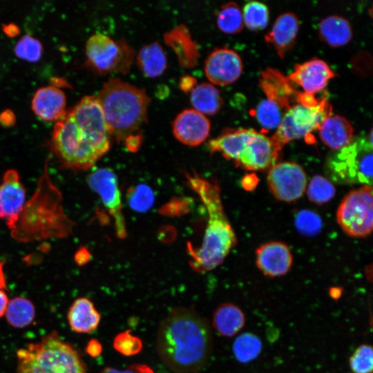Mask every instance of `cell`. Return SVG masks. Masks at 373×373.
Here are the masks:
<instances>
[{
	"label": "cell",
	"mask_w": 373,
	"mask_h": 373,
	"mask_svg": "<svg viewBox=\"0 0 373 373\" xmlns=\"http://www.w3.org/2000/svg\"><path fill=\"white\" fill-rule=\"evenodd\" d=\"M156 345L159 356L171 371L197 373L211 355V328L195 311L178 307L160 322Z\"/></svg>",
	"instance_id": "6da1fadb"
},
{
	"label": "cell",
	"mask_w": 373,
	"mask_h": 373,
	"mask_svg": "<svg viewBox=\"0 0 373 373\" xmlns=\"http://www.w3.org/2000/svg\"><path fill=\"white\" fill-rule=\"evenodd\" d=\"M186 178L208 214L201 245L196 248L191 244L187 246L190 266L198 273H204L214 269L224 261L236 245L237 238L224 213L218 182L195 172L186 173Z\"/></svg>",
	"instance_id": "7a4b0ae2"
},
{
	"label": "cell",
	"mask_w": 373,
	"mask_h": 373,
	"mask_svg": "<svg viewBox=\"0 0 373 373\" xmlns=\"http://www.w3.org/2000/svg\"><path fill=\"white\" fill-rule=\"evenodd\" d=\"M62 202L61 193L51 181L46 164L34 194L10 231L12 237L20 242L68 237L75 223L65 213Z\"/></svg>",
	"instance_id": "3957f363"
},
{
	"label": "cell",
	"mask_w": 373,
	"mask_h": 373,
	"mask_svg": "<svg viewBox=\"0 0 373 373\" xmlns=\"http://www.w3.org/2000/svg\"><path fill=\"white\" fill-rule=\"evenodd\" d=\"M111 135L125 141L146 122L151 99L144 88L110 78L95 95Z\"/></svg>",
	"instance_id": "277c9868"
},
{
	"label": "cell",
	"mask_w": 373,
	"mask_h": 373,
	"mask_svg": "<svg viewBox=\"0 0 373 373\" xmlns=\"http://www.w3.org/2000/svg\"><path fill=\"white\" fill-rule=\"evenodd\" d=\"M213 153L219 152L236 166L248 171L269 169L279 157L271 137L253 128L224 131L208 144Z\"/></svg>",
	"instance_id": "5b68a950"
},
{
	"label": "cell",
	"mask_w": 373,
	"mask_h": 373,
	"mask_svg": "<svg viewBox=\"0 0 373 373\" xmlns=\"http://www.w3.org/2000/svg\"><path fill=\"white\" fill-rule=\"evenodd\" d=\"M19 373H87L77 350L52 331L17 352Z\"/></svg>",
	"instance_id": "8992f818"
},
{
	"label": "cell",
	"mask_w": 373,
	"mask_h": 373,
	"mask_svg": "<svg viewBox=\"0 0 373 373\" xmlns=\"http://www.w3.org/2000/svg\"><path fill=\"white\" fill-rule=\"evenodd\" d=\"M372 130L370 137H358L337 150L326 161L328 178L341 184H361L372 186Z\"/></svg>",
	"instance_id": "52a82bcc"
},
{
	"label": "cell",
	"mask_w": 373,
	"mask_h": 373,
	"mask_svg": "<svg viewBox=\"0 0 373 373\" xmlns=\"http://www.w3.org/2000/svg\"><path fill=\"white\" fill-rule=\"evenodd\" d=\"M52 147L64 166L71 169H90L102 157L81 131L69 112L55 124Z\"/></svg>",
	"instance_id": "ba28073f"
},
{
	"label": "cell",
	"mask_w": 373,
	"mask_h": 373,
	"mask_svg": "<svg viewBox=\"0 0 373 373\" xmlns=\"http://www.w3.org/2000/svg\"><path fill=\"white\" fill-rule=\"evenodd\" d=\"M332 110L327 97L314 106L299 102L293 104L285 112L280 125L271 137L277 150L280 152L289 142L306 137L318 129L324 119L332 114Z\"/></svg>",
	"instance_id": "9c48e42d"
},
{
	"label": "cell",
	"mask_w": 373,
	"mask_h": 373,
	"mask_svg": "<svg viewBox=\"0 0 373 373\" xmlns=\"http://www.w3.org/2000/svg\"><path fill=\"white\" fill-rule=\"evenodd\" d=\"M133 49L121 39L115 41L101 33L93 35L86 45L88 65L97 73H128L134 59Z\"/></svg>",
	"instance_id": "30bf717a"
},
{
	"label": "cell",
	"mask_w": 373,
	"mask_h": 373,
	"mask_svg": "<svg viewBox=\"0 0 373 373\" xmlns=\"http://www.w3.org/2000/svg\"><path fill=\"white\" fill-rule=\"evenodd\" d=\"M336 220L350 236L366 237L372 231V186L364 185L350 191L342 200L336 211Z\"/></svg>",
	"instance_id": "8fae6325"
},
{
	"label": "cell",
	"mask_w": 373,
	"mask_h": 373,
	"mask_svg": "<svg viewBox=\"0 0 373 373\" xmlns=\"http://www.w3.org/2000/svg\"><path fill=\"white\" fill-rule=\"evenodd\" d=\"M69 113L97 151L102 156L106 154L111 146V135L95 95L84 97Z\"/></svg>",
	"instance_id": "7c38bea8"
},
{
	"label": "cell",
	"mask_w": 373,
	"mask_h": 373,
	"mask_svg": "<svg viewBox=\"0 0 373 373\" xmlns=\"http://www.w3.org/2000/svg\"><path fill=\"white\" fill-rule=\"evenodd\" d=\"M267 181L274 196L287 202L301 198L307 186L305 170L294 162H276L269 169Z\"/></svg>",
	"instance_id": "4fadbf2b"
},
{
	"label": "cell",
	"mask_w": 373,
	"mask_h": 373,
	"mask_svg": "<svg viewBox=\"0 0 373 373\" xmlns=\"http://www.w3.org/2000/svg\"><path fill=\"white\" fill-rule=\"evenodd\" d=\"M87 182L90 187L100 196L104 206L113 218L117 237L125 238L127 232L116 175L110 169H97L89 174Z\"/></svg>",
	"instance_id": "5bb4252c"
},
{
	"label": "cell",
	"mask_w": 373,
	"mask_h": 373,
	"mask_svg": "<svg viewBox=\"0 0 373 373\" xmlns=\"http://www.w3.org/2000/svg\"><path fill=\"white\" fill-rule=\"evenodd\" d=\"M242 67L238 53L229 48L222 47L209 55L204 63V72L212 84L225 86L239 78Z\"/></svg>",
	"instance_id": "9a60e30c"
},
{
	"label": "cell",
	"mask_w": 373,
	"mask_h": 373,
	"mask_svg": "<svg viewBox=\"0 0 373 373\" xmlns=\"http://www.w3.org/2000/svg\"><path fill=\"white\" fill-rule=\"evenodd\" d=\"M26 189L19 173L7 171L0 184V218L4 220L11 231L15 227L26 204Z\"/></svg>",
	"instance_id": "2e32d148"
},
{
	"label": "cell",
	"mask_w": 373,
	"mask_h": 373,
	"mask_svg": "<svg viewBox=\"0 0 373 373\" xmlns=\"http://www.w3.org/2000/svg\"><path fill=\"white\" fill-rule=\"evenodd\" d=\"M172 128L178 141L185 145L195 146L208 137L211 124L204 115L193 108H187L175 117Z\"/></svg>",
	"instance_id": "e0dca14e"
},
{
	"label": "cell",
	"mask_w": 373,
	"mask_h": 373,
	"mask_svg": "<svg viewBox=\"0 0 373 373\" xmlns=\"http://www.w3.org/2000/svg\"><path fill=\"white\" fill-rule=\"evenodd\" d=\"M335 75V73L324 60L313 58L296 64L287 78L302 87L304 92L316 94L323 90L328 81Z\"/></svg>",
	"instance_id": "ac0fdd59"
},
{
	"label": "cell",
	"mask_w": 373,
	"mask_h": 373,
	"mask_svg": "<svg viewBox=\"0 0 373 373\" xmlns=\"http://www.w3.org/2000/svg\"><path fill=\"white\" fill-rule=\"evenodd\" d=\"M259 86L266 97L276 102L285 113L297 102L300 91L287 77L276 68L267 67L260 72Z\"/></svg>",
	"instance_id": "d6986e66"
},
{
	"label": "cell",
	"mask_w": 373,
	"mask_h": 373,
	"mask_svg": "<svg viewBox=\"0 0 373 373\" xmlns=\"http://www.w3.org/2000/svg\"><path fill=\"white\" fill-rule=\"evenodd\" d=\"M257 267L269 277L285 275L291 269L293 256L289 247L280 241L261 245L256 251Z\"/></svg>",
	"instance_id": "ffe728a7"
},
{
	"label": "cell",
	"mask_w": 373,
	"mask_h": 373,
	"mask_svg": "<svg viewBox=\"0 0 373 373\" xmlns=\"http://www.w3.org/2000/svg\"><path fill=\"white\" fill-rule=\"evenodd\" d=\"M298 29L299 20L296 15L285 12L276 18L265 39L271 44L278 56L283 57L294 46Z\"/></svg>",
	"instance_id": "44dd1931"
},
{
	"label": "cell",
	"mask_w": 373,
	"mask_h": 373,
	"mask_svg": "<svg viewBox=\"0 0 373 373\" xmlns=\"http://www.w3.org/2000/svg\"><path fill=\"white\" fill-rule=\"evenodd\" d=\"M66 99L59 88L48 86L39 88L35 93L31 107L35 114L47 122L58 120L66 112Z\"/></svg>",
	"instance_id": "7402d4cb"
},
{
	"label": "cell",
	"mask_w": 373,
	"mask_h": 373,
	"mask_svg": "<svg viewBox=\"0 0 373 373\" xmlns=\"http://www.w3.org/2000/svg\"><path fill=\"white\" fill-rule=\"evenodd\" d=\"M322 142L332 149L339 150L354 139V128L350 122L340 115H329L318 128Z\"/></svg>",
	"instance_id": "603a6c76"
},
{
	"label": "cell",
	"mask_w": 373,
	"mask_h": 373,
	"mask_svg": "<svg viewBox=\"0 0 373 373\" xmlns=\"http://www.w3.org/2000/svg\"><path fill=\"white\" fill-rule=\"evenodd\" d=\"M67 318L73 332L80 334L93 332L98 327L101 315L88 298H77L70 305Z\"/></svg>",
	"instance_id": "cb8c5ba5"
},
{
	"label": "cell",
	"mask_w": 373,
	"mask_h": 373,
	"mask_svg": "<svg viewBox=\"0 0 373 373\" xmlns=\"http://www.w3.org/2000/svg\"><path fill=\"white\" fill-rule=\"evenodd\" d=\"M318 31L321 39L332 47L347 44L353 35L350 21L338 15L323 18L318 24Z\"/></svg>",
	"instance_id": "d4e9b609"
},
{
	"label": "cell",
	"mask_w": 373,
	"mask_h": 373,
	"mask_svg": "<svg viewBox=\"0 0 373 373\" xmlns=\"http://www.w3.org/2000/svg\"><path fill=\"white\" fill-rule=\"evenodd\" d=\"M245 317L242 309L233 303H223L213 312L212 325L221 336L231 337L245 325Z\"/></svg>",
	"instance_id": "484cf974"
},
{
	"label": "cell",
	"mask_w": 373,
	"mask_h": 373,
	"mask_svg": "<svg viewBox=\"0 0 373 373\" xmlns=\"http://www.w3.org/2000/svg\"><path fill=\"white\" fill-rule=\"evenodd\" d=\"M190 101L193 109L204 115L217 113L223 104L219 90L207 82L195 86L191 90Z\"/></svg>",
	"instance_id": "4316f807"
},
{
	"label": "cell",
	"mask_w": 373,
	"mask_h": 373,
	"mask_svg": "<svg viewBox=\"0 0 373 373\" xmlns=\"http://www.w3.org/2000/svg\"><path fill=\"white\" fill-rule=\"evenodd\" d=\"M137 64L146 77L154 78L164 72L167 60L161 45L154 41L140 48L137 55Z\"/></svg>",
	"instance_id": "83f0119b"
},
{
	"label": "cell",
	"mask_w": 373,
	"mask_h": 373,
	"mask_svg": "<svg viewBox=\"0 0 373 373\" xmlns=\"http://www.w3.org/2000/svg\"><path fill=\"white\" fill-rule=\"evenodd\" d=\"M5 316L9 325L15 328H23L34 321L35 308L29 299L18 296L9 300Z\"/></svg>",
	"instance_id": "f1b7e54d"
},
{
	"label": "cell",
	"mask_w": 373,
	"mask_h": 373,
	"mask_svg": "<svg viewBox=\"0 0 373 373\" xmlns=\"http://www.w3.org/2000/svg\"><path fill=\"white\" fill-rule=\"evenodd\" d=\"M166 40L176 51L180 61L182 59L183 55H186L187 67H191L195 64V62L189 55L191 53L192 56L197 58L198 56V49L195 44L192 42L189 32L184 26H178L168 32Z\"/></svg>",
	"instance_id": "f546056e"
},
{
	"label": "cell",
	"mask_w": 373,
	"mask_h": 373,
	"mask_svg": "<svg viewBox=\"0 0 373 373\" xmlns=\"http://www.w3.org/2000/svg\"><path fill=\"white\" fill-rule=\"evenodd\" d=\"M233 353L240 363H249L256 358L262 350V343L255 334L246 332L240 334L234 341Z\"/></svg>",
	"instance_id": "4dcf8cb0"
},
{
	"label": "cell",
	"mask_w": 373,
	"mask_h": 373,
	"mask_svg": "<svg viewBox=\"0 0 373 373\" xmlns=\"http://www.w3.org/2000/svg\"><path fill=\"white\" fill-rule=\"evenodd\" d=\"M216 21L218 28L227 34L239 32L244 26L242 10L238 4L233 1L221 7Z\"/></svg>",
	"instance_id": "1f68e13d"
},
{
	"label": "cell",
	"mask_w": 373,
	"mask_h": 373,
	"mask_svg": "<svg viewBox=\"0 0 373 373\" xmlns=\"http://www.w3.org/2000/svg\"><path fill=\"white\" fill-rule=\"evenodd\" d=\"M253 113L259 124L267 130L277 129L285 114L276 102L267 97L259 102Z\"/></svg>",
	"instance_id": "d6a6232c"
},
{
	"label": "cell",
	"mask_w": 373,
	"mask_h": 373,
	"mask_svg": "<svg viewBox=\"0 0 373 373\" xmlns=\"http://www.w3.org/2000/svg\"><path fill=\"white\" fill-rule=\"evenodd\" d=\"M242 12L244 23L251 30L262 29L268 23L269 9L262 2L250 1L245 3Z\"/></svg>",
	"instance_id": "836d02e7"
},
{
	"label": "cell",
	"mask_w": 373,
	"mask_h": 373,
	"mask_svg": "<svg viewBox=\"0 0 373 373\" xmlns=\"http://www.w3.org/2000/svg\"><path fill=\"white\" fill-rule=\"evenodd\" d=\"M335 187L331 181L322 175H314L307 187V194L309 200L317 204H323L335 195Z\"/></svg>",
	"instance_id": "e575fe53"
},
{
	"label": "cell",
	"mask_w": 373,
	"mask_h": 373,
	"mask_svg": "<svg viewBox=\"0 0 373 373\" xmlns=\"http://www.w3.org/2000/svg\"><path fill=\"white\" fill-rule=\"evenodd\" d=\"M352 373H372L373 350L368 344L357 347L349 358Z\"/></svg>",
	"instance_id": "d590c367"
},
{
	"label": "cell",
	"mask_w": 373,
	"mask_h": 373,
	"mask_svg": "<svg viewBox=\"0 0 373 373\" xmlns=\"http://www.w3.org/2000/svg\"><path fill=\"white\" fill-rule=\"evenodd\" d=\"M113 348L125 356H132L139 354L143 347L142 340L133 335L131 330L118 333L113 339Z\"/></svg>",
	"instance_id": "8d00e7d4"
},
{
	"label": "cell",
	"mask_w": 373,
	"mask_h": 373,
	"mask_svg": "<svg viewBox=\"0 0 373 373\" xmlns=\"http://www.w3.org/2000/svg\"><path fill=\"white\" fill-rule=\"evenodd\" d=\"M15 53L21 59L34 62L41 58L42 46L37 39L25 35L16 44Z\"/></svg>",
	"instance_id": "74e56055"
},
{
	"label": "cell",
	"mask_w": 373,
	"mask_h": 373,
	"mask_svg": "<svg viewBox=\"0 0 373 373\" xmlns=\"http://www.w3.org/2000/svg\"><path fill=\"white\" fill-rule=\"evenodd\" d=\"M296 224L300 233L313 235L321 229L322 222L318 215L307 210L297 215Z\"/></svg>",
	"instance_id": "f35d334b"
},
{
	"label": "cell",
	"mask_w": 373,
	"mask_h": 373,
	"mask_svg": "<svg viewBox=\"0 0 373 373\" xmlns=\"http://www.w3.org/2000/svg\"><path fill=\"white\" fill-rule=\"evenodd\" d=\"M128 193L129 204L135 210H146L151 206L153 199L152 191L146 186H137Z\"/></svg>",
	"instance_id": "ab89813d"
},
{
	"label": "cell",
	"mask_w": 373,
	"mask_h": 373,
	"mask_svg": "<svg viewBox=\"0 0 373 373\" xmlns=\"http://www.w3.org/2000/svg\"><path fill=\"white\" fill-rule=\"evenodd\" d=\"M100 373H154L153 370L145 364H133L124 370H119L113 367H104Z\"/></svg>",
	"instance_id": "60d3db41"
},
{
	"label": "cell",
	"mask_w": 373,
	"mask_h": 373,
	"mask_svg": "<svg viewBox=\"0 0 373 373\" xmlns=\"http://www.w3.org/2000/svg\"><path fill=\"white\" fill-rule=\"evenodd\" d=\"M102 345L97 339H91L86 347V353L91 357L96 358L101 355L102 352Z\"/></svg>",
	"instance_id": "b9f144b4"
},
{
	"label": "cell",
	"mask_w": 373,
	"mask_h": 373,
	"mask_svg": "<svg viewBox=\"0 0 373 373\" xmlns=\"http://www.w3.org/2000/svg\"><path fill=\"white\" fill-rule=\"evenodd\" d=\"M142 137L141 134H136L131 136H129L124 141L126 146L131 151H135L139 149Z\"/></svg>",
	"instance_id": "7bdbcfd3"
},
{
	"label": "cell",
	"mask_w": 373,
	"mask_h": 373,
	"mask_svg": "<svg viewBox=\"0 0 373 373\" xmlns=\"http://www.w3.org/2000/svg\"><path fill=\"white\" fill-rule=\"evenodd\" d=\"M195 85L196 79L189 75L182 77L180 82V88L185 92L191 90Z\"/></svg>",
	"instance_id": "ee69618b"
},
{
	"label": "cell",
	"mask_w": 373,
	"mask_h": 373,
	"mask_svg": "<svg viewBox=\"0 0 373 373\" xmlns=\"http://www.w3.org/2000/svg\"><path fill=\"white\" fill-rule=\"evenodd\" d=\"M9 302L7 294L3 289H0V318L5 315Z\"/></svg>",
	"instance_id": "f6af8a7d"
},
{
	"label": "cell",
	"mask_w": 373,
	"mask_h": 373,
	"mask_svg": "<svg viewBox=\"0 0 373 373\" xmlns=\"http://www.w3.org/2000/svg\"><path fill=\"white\" fill-rule=\"evenodd\" d=\"M4 262H0V289H4L6 287V278L3 271Z\"/></svg>",
	"instance_id": "bcb514c9"
}]
</instances>
